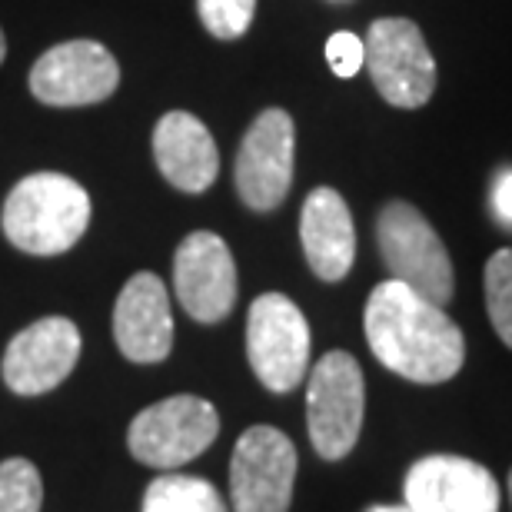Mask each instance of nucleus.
<instances>
[{"label": "nucleus", "instance_id": "obj_6", "mask_svg": "<svg viewBox=\"0 0 512 512\" xmlns=\"http://www.w3.org/2000/svg\"><path fill=\"white\" fill-rule=\"evenodd\" d=\"M247 356L270 393H290L310 370V323L283 293L256 296L247 313Z\"/></svg>", "mask_w": 512, "mask_h": 512}, {"label": "nucleus", "instance_id": "obj_25", "mask_svg": "<svg viewBox=\"0 0 512 512\" xmlns=\"http://www.w3.org/2000/svg\"><path fill=\"white\" fill-rule=\"evenodd\" d=\"M330 4H353V0H330Z\"/></svg>", "mask_w": 512, "mask_h": 512}, {"label": "nucleus", "instance_id": "obj_24", "mask_svg": "<svg viewBox=\"0 0 512 512\" xmlns=\"http://www.w3.org/2000/svg\"><path fill=\"white\" fill-rule=\"evenodd\" d=\"M4 57H7V40H4V30H0V64H4Z\"/></svg>", "mask_w": 512, "mask_h": 512}, {"label": "nucleus", "instance_id": "obj_15", "mask_svg": "<svg viewBox=\"0 0 512 512\" xmlns=\"http://www.w3.org/2000/svg\"><path fill=\"white\" fill-rule=\"evenodd\" d=\"M153 160L163 180L183 193H203L220 173V150L200 117L170 110L153 127Z\"/></svg>", "mask_w": 512, "mask_h": 512}, {"label": "nucleus", "instance_id": "obj_3", "mask_svg": "<svg viewBox=\"0 0 512 512\" xmlns=\"http://www.w3.org/2000/svg\"><path fill=\"white\" fill-rule=\"evenodd\" d=\"M376 247L393 273L389 280H399L429 303L446 306L453 300V260L423 213L406 200H389L376 217Z\"/></svg>", "mask_w": 512, "mask_h": 512}, {"label": "nucleus", "instance_id": "obj_12", "mask_svg": "<svg viewBox=\"0 0 512 512\" xmlns=\"http://www.w3.org/2000/svg\"><path fill=\"white\" fill-rule=\"evenodd\" d=\"M173 290L197 323H223L237 306V263L223 237L190 233L173 256Z\"/></svg>", "mask_w": 512, "mask_h": 512}, {"label": "nucleus", "instance_id": "obj_22", "mask_svg": "<svg viewBox=\"0 0 512 512\" xmlns=\"http://www.w3.org/2000/svg\"><path fill=\"white\" fill-rule=\"evenodd\" d=\"M493 203H496L499 220H503V223H512V170L499 173L496 190H493Z\"/></svg>", "mask_w": 512, "mask_h": 512}, {"label": "nucleus", "instance_id": "obj_21", "mask_svg": "<svg viewBox=\"0 0 512 512\" xmlns=\"http://www.w3.org/2000/svg\"><path fill=\"white\" fill-rule=\"evenodd\" d=\"M326 60H330V70L336 77L350 80L363 70V60H366V47L363 40L350 34V30H340L326 40Z\"/></svg>", "mask_w": 512, "mask_h": 512}, {"label": "nucleus", "instance_id": "obj_16", "mask_svg": "<svg viewBox=\"0 0 512 512\" xmlns=\"http://www.w3.org/2000/svg\"><path fill=\"white\" fill-rule=\"evenodd\" d=\"M300 243L310 270L323 283H340L356 260V227L346 200L333 187H316L300 213Z\"/></svg>", "mask_w": 512, "mask_h": 512}, {"label": "nucleus", "instance_id": "obj_26", "mask_svg": "<svg viewBox=\"0 0 512 512\" xmlns=\"http://www.w3.org/2000/svg\"><path fill=\"white\" fill-rule=\"evenodd\" d=\"M509 503H512V473H509Z\"/></svg>", "mask_w": 512, "mask_h": 512}, {"label": "nucleus", "instance_id": "obj_20", "mask_svg": "<svg viewBox=\"0 0 512 512\" xmlns=\"http://www.w3.org/2000/svg\"><path fill=\"white\" fill-rule=\"evenodd\" d=\"M197 14L217 40H237L253 24L256 0H197Z\"/></svg>", "mask_w": 512, "mask_h": 512}, {"label": "nucleus", "instance_id": "obj_23", "mask_svg": "<svg viewBox=\"0 0 512 512\" xmlns=\"http://www.w3.org/2000/svg\"><path fill=\"white\" fill-rule=\"evenodd\" d=\"M366 512H413V509H409V506L403 503V506H370Z\"/></svg>", "mask_w": 512, "mask_h": 512}, {"label": "nucleus", "instance_id": "obj_11", "mask_svg": "<svg viewBox=\"0 0 512 512\" xmlns=\"http://www.w3.org/2000/svg\"><path fill=\"white\" fill-rule=\"evenodd\" d=\"M80 330L67 316H44L7 343L0 376L10 393L44 396L74 373L80 360Z\"/></svg>", "mask_w": 512, "mask_h": 512}, {"label": "nucleus", "instance_id": "obj_5", "mask_svg": "<svg viewBox=\"0 0 512 512\" xmlns=\"http://www.w3.org/2000/svg\"><path fill=\"white\" fill-rule=\"evenodd\" d=\"M366 386L363 370L350 353H326L306 376V426L310 443L323 459H343L353 453L363 429Z\"/></svg>", "mask_w": 512, "mask_h": 512}, {"label": "nucleus", "instance_id": "obj_2", "mask_svg": "<svg viewBox=\"0 0 512 512\" xmlns=\"http://www.w3.org/2000/svg\"><path fill=\"white\" fill-rule=\"evenodd\" d=\"M0 227L10 247L30 256H60L90 227V197L64 173H30L7 193Z\"/></svg>", "mask_w": 512, "mask_h": 512}, {"label": "nucleus", "instance_id": "obj_14", "mask_svg": "<svg viewBox=\"0 0 512 512\" xmlns=\"http://www.w3.org/2000/svg\"><path fill=\"white\" fill-rule=\"evenodd\" d=\"M114 340L130 363H163L173 350L170 293L157 273H137L124 283L114 306Z\"/></svg>", "mask_w": 512, "mask_h": 512}, {"label": "nucleus", "instance_id": "obj_18", "mask_svg": "<svg viewBox=\"0 0 512 512\" xmlns=\"http://www.w3.org/2000/svg\"><path fill=\"white\" fill-rule=\"evenodd\" d=\"M44 506V479L24 456L0 463V512H40Z\"/></svg>", "mask_w": 512, "mask_h": 512}, {"label": "nucleus", "instance_id": "obj_7", "mask_svg": "<svg viewBox=\"0 0 512 512\" xmlns=\"http://www.w3.org/2000/svg\"><path fill=\"white\" fill-rule=\"evenodd\" d=\"M370 77L389 107L416 110L436 94V60L429 54L423 30L406 17H380L366 30Z\"/></svg>", "mask_w": 512, "mask_h": 512}, {"label": "nucleus", "instance_id": "obj_10", "mask_svg": "<svg viewBox=\"0 0 512 512\" xmlns=\"http://www.w3.org/2000/svg\"><path fill=\"white\" fill-rule=\"evenodd\" d=\"M120 84L114 54L97 40H67L30 67V94L47 107L104 104Z\"/></svg>", "mask_w": 512, "mask_h": 512}, {"label": "nucleus", "instance_id": "obj_13", "mask_svg": "<svg viewBox=\"0 0 512 512\" xmlns=\"http://www.w3.org/2000/svg\"><path fill=\"white\" fill-rule=\"evenodd\" d=\"M413 512H499V483L466 456H426L409 466L403 483Z\"/></svg>", "mask_w": 512, "mask_h": 512}, {"label": "nucleus", "instance_id": "obj_9", "mask_svg": "<svg viewBox=\"0 0 512 512\" xmlns=\"http://www.w3.org/2000/svg\"><path fill=\"white\" fill-rule=\"evenodd\" d=\"M293 150V117L280 107L263 110L243 133L237 167H233V183H237L243 207L253 213H270L280 207L293 183Z\"/></svg>", "mask_w": 512, "mask_h": 512}, {"label": "nucleus", "instance_id": "obj_8", "mask_svg": "<svg viewBox=\"0 0 512 512\" xmlns=\"http://www.w3.org/2000/svg\"><path fill=\"white\" fill-rule=\"evenodd\" d=\"M296 446L276 426H250L230 459V499L237 512H286L293 503Z\"/></svg>", "mask_w": 512, "mask_h": 512}, {"label": "nucleus", "instance_id": "obj_17", "mask_svg": "<svg viewBox=\"0 0 512 512\" xmlns=\"http://www.w3.org/2000/svg\"><path fill=\"white\" fill-rule=\"evenodd\" d=\"M143 512H230L217 486L200 476L163 473L143 493Z\"/></svg>", "mask_w": 512, "mask_h": 512}, {"label": "nucleus", "instance_id": "obj_19", "mask_svg": "<svg viewBox=\"0 0 512 512\" xmlns=\"http://www.w3.org/2000/svg\"><path fill=\"white\" fill-rule=\"evenodd\" d=\"M486 310L499 333L512 350V250H496L486 263Z\"/></svg>", "mask_w": 512, "mask_h": 512}, {"label": "nucleus", "instance_id": "obj_4", "mask_svg": "<svg viewBox=\"0 0 512 512\" xmlns=\"http://www.w3.org/2000/svg\"><path fill=\"white\" fill-rule=\"evenodd\" d=\"M220 436V416L210 399L203 396H167L160 403L140 409L127 429V449L137 463L150 469L187 466Z\"/></svg>", "mask_w": 512, "mask_h": 512}, {"label": "nucleus", "instance_id": "obj_1", "mask_svg": "<svg viewBox=\"0 0 512 512\" xmlns=\"http://www.w3.org/2000/svg\"><path fill=\"white\" fill-rule=\"evenodd\" d=\"M363 330L376 360L409 383L436 386L463 370V330L443 306L429 303L399 280H386L370 293Z\"/></svg>", "mask_w": 512, "mask_h": 512}]
</instances>
